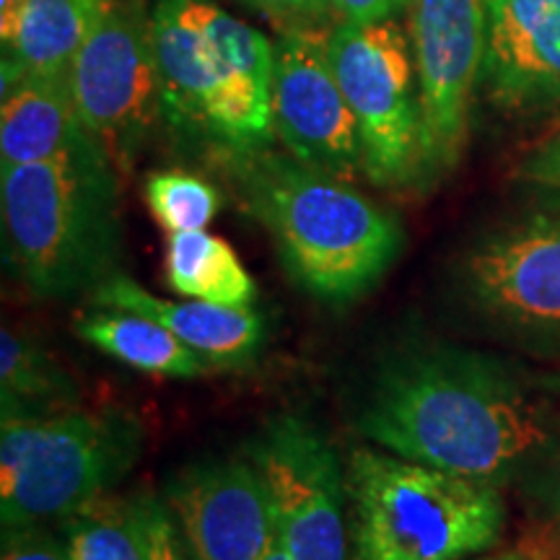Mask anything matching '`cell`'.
<instances>
[{"instance_id": "cell-26", "label": "cell", "mask_w": 560, "mask_h": 560, "mask_svg": "<svg viewBox=\"0 0 560 560\" xmlns=\"http://www.w3.org/2000/svg\"><path fill=\"white\" fill-rule=\"evenodd\" d=\"M252 11L268 16L280 30L306 24H325L335 16L330 0H242Z\"/></svg>"}, {"instance_id": "cell-23", "label": "cell", "mask_w": 560, "mask_h": 560, "mask_svg": "<svg viewBox=\"0 0 560 560\" xmlns=\"http://www.w3.org/2000/svg\"><path fill=\"white\" fill-rule=\"evenodd\" d=\"M516 488L532 524L560 522V425Z\"/></svg>"}, {"instance_id": "cell-30", "label": "cell", "mask_w": 560, "mask_h": 560, "mask_svg": "<svg viewBox=\"0 0 560 560\" xmlns=\"http://www.w3.org/2000/svg\"><path fill=\"white\" fill-rule=\"evenodd\" d=\"M26 0H0V39H3V45L13 37V32H16V24H19V16L21 11H24Z\"/></svg>"}, {"instance_id": "cell-8", "label": "cell", "mask_w": 560, "mask_h": 560, "mask_svg": "<svg viewBox=\"0 0 560 560\" xmlns=\"http://www.w3.org/2000/svg\"><path fill=\"white\" fill-rule=\"evenodd\" d=\"M330 58L359 125L363 174L392 192H425L423 112L408 26L397 19L330 30Z\"/></svg>"}, {"instance_id": "cell-6", "label": "cell", "mask_w": 560, "mask_h": 560, "mask_svg": "<svg viewBox=\"0 0 560 560\" xmlns=\"http://www.w3.org/2000/svg\"><path fill=\"white\" fill-rule=\"evenodd\" d=\"M143 444V423L120 405L3 418V527L60 522L86 503L104 499L138 465Z\"/></svg>"}, {"instance_id": "cell-16", "label": "cell", "mask_w": 560, "mask_h": 560, "mask_svg": "<svg viewBox=\"0 0 560 560\" xmlns=\"http://www.w3.org/2000/svg\"><path fill=\"white\" fill-rule=\"evenodd\" d=\"M0 89V170L58 159L96 140L75 107L70 68L24 73Z\"/></svg>"}, {"instance_id": "cell-10", "label": "cell", "mask_w": 560, "mask_h": 560, "mask_svg": "<svg viewBox=\"0 0 560 560\" xmlns=\"http://www.w3.org/2000/svg\"><path fill=\"white\" fill-rule=\"evenodd\" d=\"M423 112L425 190L465 153L488 47V0H408Z\"/></svg>"}, {"instance_id": "cell-24", "label": "cell", "mask_w": 560, "mask_h": 560, "mask_svg": "<svg viewBox=\"0 0 560 560\" xmlns=\"http://www.w3.org/2000/svg\"><path fill=\"white\" fill-rule=\"evenodd\" d=\"M140 537H143L145 560H192L170 503L153 493H138L130 499Z\"/></svg>"}, {"instance_id": "cell-7", "label": "cell", "mask_w": 560, "mask_h": 560, "mask_svg": "<svg viewBox=\"0 0 560 560\" xmlns=\"http://www.w3.org/2000/svg\"><path fill=\"white\" fill-rule=\"evenodd\" d=\"M472 236L452 265L457 304L495 338L560 350V190Z\"/></svg>"}, {"instance_id": "cell-11", "label": "cell", "mask_w": 560, "mask_h": 560, "mask_svg": "<svg viewBox=\"0 0 560 560\" xmlns=\"http://www.w3.org/2000/svg\"><path fill=\"white\" fill-rule=\"evenodd\" d=\"M244 452L270 490L276 527L291 558L350 560L346 475L325 433L312 420L283 412Z\"/></svg>"}, {"instance_id": "cell-17", "label": "cell", "mask_w": 560, "mask_h": 560, "mask_svg": "<svg viewBox=\"0 0 560 560\" xmlns=\"http://www.w3.org/2000/svg\"><path fill=\"white\" fill-rule=\"evenodd\" d=\"M112 0H26L16 32L3 45L0 81L70 68Z\"/></svg>"}, {"instance_id": "cell-4", "label": "cell", "mask_w": 560, "mask_h": 560, "mask_svg": "<svg viewBox=\"0 0 560 560\" xmlns=\"http://www.w3.org/2000/svg\"><path fill=\"white\" fill-rule=\"evenodd\" d=\"M3 260L34 299L94 291L117 272L122 219L117 166L100 140L0 170Z\"/></svg>"}, {"instance_id": "cell-31", "label": "cell", "mask_w": 560, "mask_h": 560, "mask_svg": "<svg viewBox=\"0 0 560 560\" xmlns=\"http://www.w3.org/2000/svg\"><path fill=\"white\" fill-rule=\"evenodd\" d=\"M260 560H293L289 548H285L283 537H280V529H278V527H272L270 542H268V548H265Z\"/></svg>"}, {"instance_id": "cell-5", "label": "cell", "mask_w": 560, "mask_h": 560, "mask_svg": "<svg viewBox=\"0 0 560 560\" xmlns=\"http://www.w3.org/2000/svg\"><path fill=\"white\" fill-rule=\"evenodd\" d=\"M350 560H467L506 529L501 488L359 446L346 465Z\"/></svg>"}, {"instance_id": "cell-18", "label": "cell", "mask_w": 560, "mask_h": 560, "mask_svg": "<svg viewBox=\"0 0 560 560\" xmlns=\"http://www.w3.org/2000/svg\"><path fill=\"white\" fill-rule=\"evenodd\" d=\"M73 330L89 346L143 374L198 380L210 371L208 363L192 353L177 335L143 314L102 306V312L81 314L73 322Z\"/></svg>"}, {"instance_id": "cell-2", "label": "cell", "mask_w": 560, "mask_h": 560, "mask_svg": "<svg viewBox=\"0 0 560 560\" xmlns=\"http://www.w3.org/2000/svg\"><path fill=\"white\" fill-rule=\"evenodd\" d=\"M151 26L172 143L215 170L270 151L276 45L210 0H153Z\"/></svg>"}, {"instance_id": "cell-20", "label": "cell", "mask_w": 560, "mask_h": 560, "mask_svg": "<svg viewBox=\"0 0 560 560\" xmlns=\"http://www.w3.org/2000/svg\"><path fill=\"white\" fill-rule=\"evenodd\" d=\"M79 402V384L45 342L19 327L0 332V410L3 418L47 416Z\"/></svg>"}, {"instance_id": "cell-12", "label": "cell", "mask_w": 560, "mask_h": 560, "mask_svg": "<svg viewBox=\"0 0 560 560\" xmlns=\"http://www.w3.org/2000/svg\"><path fill=\"white\" fill-rule=\"evenodd\" d=\"M325 24L291 26L276 42L272 117L285 153L332 177L355 182L363 174V151L353 109L342 94L330 58Z\"/></svg>"}, {"instance_id": "cell-32", "label": "cell", "mask_w": 560, "mask_h": 560, "mask_svg": "<svg viewBox=\"0 0 560 560\" xmlns=\"http://www.w3.org/2000/svg\"><path fill=\"white\" fill-rule=\"evenodd\" d=\"M480 560H520V550L501 552V556H493V558H480Z\"/></svg>"}, {"instance_id": "cell-14", "label": "cell", "mask_w": 560, "mask_h": 560, "mask_svg": "<svg viewBox=\"0 0 560 560\" xmlns=\"http://www.w3.org/2000/svg\"><path fill=\"white\" fill-rule=\"evenodd\" d=\"M480 91L514 120L560 117V0H488Z\"/></svg>"}, {"instance_id": "cell-28", "label": "cell", "mask_w": 560, "mask_h": 560, "mask_svg": "<svg viewBox=\"0 0 560 560\" xmlns=\"http://www.w3.org/2000/svg\"><path fill=\"white\" fill-rule=\"evenodd\" d=\"M330 3L338 21H353V24L397 19L408 11V0H330Z\"/></svg>"}, {"instance_id": "cell-9", "label": "cell", "mask_w": 560, "mask_h": 560, "mask_svg": "<svg viewBox=\"0 0 560 560\" xmlns=\"http://www.w3.org/2000/svg\"><path fill=\"white\" fill-rule=\"evenodd\" d=\"M75 107L117 170L128 172L161 122V81L145 0H112L70 62Z\"/></svg>"}, {"instance_id": "cell-22", "label": "cell", "mask_w": 560, "mask_h": 560, "mask_svg": "<svg viewBox=\"0 0 560 560\" xmlns=\"http://www.w3.org/2000/svg\"><path fill=\"white\" fill-rule=\"evenodd\" d=\"M143 198L166 234L206 229L221 210V192L208 179L182 170L149 174Z\"/></svg>"}, {"instance_id": "cell-29", "label": "cell", "mask_w": 560, "mask_h": 560, "mask_svg": "<svg viewBox=\"0 0 560 560\" xmlns=\"http://www.w3.org/2000/svg\"><path fill=\"white\" fill-rule=\"evenodd\" d=\"M524 556L535 560H560V522L532 524L516 545Z\"/></svg>"}, {"instance_id": "cell-19", "label": "cell", "mask_w": 560, "mask_h": 560, "mask_svg": "<svg viewBox=\"0 0 560 560\" xmlns=\"http://www.w3.org/2000/svg\"><path fill=\"white\" fill-rule=\"evenodd\" d=\"M164 272L170 289L179 296L221 306H252L257 301V285L240 255L206 229L170 234Z\"/></svg>"}, {"instance_id": "cell-21", "label": "cell", "mask_w": 560, "mask_h": 560, "mask_svg": "<svg viewBox=\"0 0 560 560\" xmlns=\"http://www.w3.org/2000/svg\"><path fill=\"white\" fill-rule=\"evenodd\" d=\"M58 535L70 560H145L130 499H96L62 516Z\"/></svg>"}, {"instance_id": "cell-33", "label": "cell", "mask_w": 560, "mask_h": 560, "mask_svg": "<svg viewBox=\"0 0 560 560\" xmlns=\"http://www.w3.org/2000/svg\"><path fill=\"white\" fill-rule=\"evenodd\" d=\"M516 550H520V548H516ZM520 560H535V558H529V556H524V552L520 550Z\"/></svg>"}, {"instance_id": "cell-25", "label": "cell", "mask_w": 560, "mask_h": 560, "mask_svg": "<svg viewBox=\"0 0 560 560\" xmlns=\"http://www.w3.org/2000/svg\"><path fill=\"white\" fill-rule=\"evenodd\" d=\"M0 560H70L60 535H52L45 524L3 527Z\"/></svg>"}, {"instance_id": "cell-1", "label": "cell", "mask_w": 560, "mask_h": 560, "mask_svg": "<svg viewBox=\"0 0 560 560\" xmlns=\"http://www.w3.org/2000/svg\"><path fill=\"white\" fill-rule=\"evenodd\" d=\"M560 425V374L410 338L371 369L355 429L405 459L506 488Z\"/></svg>"}, {"instance_id": "cell-3", "label": "cell", "mask_w": 560, "mask_h": 560, "mask_svg": "<svg viewBox=\"0 0 560 560\" xmlns=\"http://www.w3.org/2000/svg\"><path fill=\"white\" fill-rule=\"evenodd\" d=\"M221 172L242 208L270 234L289 278L319 304H355L400 260V219L355 190L353 182L272 149Z\"/></svg>"}, {"instance_id": "cell-15", "label": "cell", "mask_w": 560, "mask_h": 560, "mask_svg": "<svg viewBox=\"0 0 560 560\" xmlns=\"http://www.w3.org/2000/svg\"><path fill=\"white\" fill-rule=\"evenodd\" d=\"M91 301L107 310L143 314L185 342L210 371H247L260 359L268 340V322L255 306H221L210 301H166L145 291L125 272L102 280Z\"/></svg>"}, {"instance_id": "cell-13", "label": "cell", "mask_w": 560, "mask_h": 560, "mask_svg": "<svg viewBox=\"0 0 560 560\" xmlns=\"http://www.w3.org/2000/svg\"><path fill=\"white\" fill-rule=\"evenodd\" d=\"M164 501L192 560H260L276 527L270 490L247 454L185 467Z\"/></svg>"}, {"instance_id": "cell-27", "label": "cell", "mask_w": 560, "mask_h": 560, "mask_svg": "<svg viewBox=\"0 0 560 560\" xmlns=\"http://www.w3.org/2000/svg\"><path fill=\"white\" fill-rule=\"evenodd\" d=\"M516 177L532 187L560 190V130L537 143L516 166Z\"/></svg>"}]
</instances>
